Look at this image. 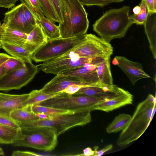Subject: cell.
Returning a JSON list of instances; mask_svg holds the SVG:
<instances>
[{
  "label": "cell",
  "instance_id": "obj_1",
  "mask_svg": "<svg viewBox=\"0 0 156 156\" xmlns=\"http://www.w3.org/2000/svg\"><path fill=\"white\" fill-rule=\"evenodd\" d=\"M130 11L129 6H124L106 11L93 24L94 31L109 43L113 39L124 37L133 24L130 18Z\"/></svg>",
  "mask_w": 156,
  "mask_h": 156
},
{
  "label": "cell",
  "instance_id": "obj_2",
  "mask_svg": "<svg viewBox=\"0 0 156 156\" xmlns=\"http://www.w3.org/2000/svg\"><path fill=\"white\" fill-rule=\"evenodd\" d=\"M156 103L155 96L149 94L144 100L138 104L129 122L118 138V145H127L137 140L142 135L152 121Z\"/></svg>",
  "mask_w": 156,
  "mask_h": 156
},
{
  "label": "cell",
  "instance_id": "obj_3",
  "mask_svg": "<svg viewBox=\"0 0 156 156\" xmlns=\"http://www.w3.org/2000/svg\"><path fill=\"white\" fill-rule=\"evenodd\" d=\"M91 111L84 110L71 112L52 115L47 119L16 122L21 129L39 126L51 127L55 130L58 136L71 128L83 126L90 123L91 121Z\"/></svg>",
  "mask_w": 156,
  "mask_h": 156
},
{
  "label": "cell",
  "instance_id": "obj_4",
  "mask_svg": "<svg viewBox=\"0 0 156 156\" xmlns=\"http://www.w3.org/2000/svg\"><path fill=\"white\" fill-rule=\"evenodd\" d=\"M66 15L59 23L60 37L69 38L85 35L89 26L88 14L78 0H63Z\"/></svg>",
  "mask_w": 156,
  "mask_h": 156
},
{
  "label": "cell",
  "instance_id": "obj_5",
  "mask_svg": "<svg viewBox=\"0 0 156 156\" xmlns=\"http://www.w3.org/2000/svg\"><path fill=\"white\" fill-rule=\"evenodd\" d=\"M21 129L22 133L21 138L12 144L13 146L30 147L50 151L57 145L58 135L53 128L39 126Z\"/></svg>",
  "mask_w": 156,
  "mask_h": 156
},
{
  "label": "cell",
  "instance_id": "obj_6",
  "mask_svg": "<svg viewBox=\"0 0 156 156\" xmlns=\"http://www.w3.org/2000/svg\"><path fill=\"white\" fill-rule=\"evenodd\" d=\"M105 101H106L92 96L68 94L61 92L52 98L36 104L71 112L84 110L91 111L96 105Z\"/></svg>",
  "mask_w": 156,
  "mask_h": 156
},
{
  "label": "cell",
  "instance_id": "obj_7",
  "mask_svg": "<svg viewBox=\"0 0 156 156\" xmlns=\"http://www.w3.org/2000/svg\"><path fill=\"white\" fill-rule=\"evenodd\" d=\"M105 58L102 57L80 58L70 50L59 56L44 62L37 67L39 70L46 73L57 75L87 63L97 65Z\"/></svg>",
  "mask_w": 156,
  "mask_h": 156
},
{
  "label": "cell",
  "instance_id": "obj_8",
  "mask_svg": "<svg viewBox=\"0 0 156 156\" xmlns=\"http://www.w3.org/2000/svg\"><path fill=\"white\" fill-rule=\"evenodd\" d=\"M84 38V35L69 38L48 39L31 55V60L36 62H44L59 56L70 50Z\"/></svg>",
  "mask_w": 156,
  "mask_h": 156
},
{
  "label": "cell",
  "instance_id": "obj_9",
  "mask_svg": "<svg viewBox=\"0 0 156 156\" xmlns=\"http://www.w3.org/2000/svg\"><path fill=\"white\" fill-rule=\"evenodd\" d=\"M113 48L110 43L91 34H85L84 38L70 50L80 58L110 57Z\"/></svg>",
  "mask_w": 156,
  "mask_h": 156
},
{
  "label": "cell",
  "instance_id": "obj_10",
  "mask_svg": "<svg viewBox=\"0 0 156 156\" xmlns=\"http://www.w3.org/2000/svg\"><path fill=\"white\" fill-rule=\"evenodd\" d=\"M25 62L22 67L6 73L0 78V91L20 90L34 78L38 72L37 66L31 61Z\"/></svg>",
  "mask_w": 156,
  "mask_h": 156
},
{
  "label": "cell",
  "instance_id": "obj_11",
  "mask_svg": "<svg viewBox=\"0 0 156 156\" xmlns=\"http://www.w3.org/2000/svg\"><path fill=\"white\" fill-rule=\"evenodd\" d=\"M23 5L21 3L6 12L2 25L27 34H29L34 27L26 20L23 10Z\"/></svg>",
  "mask_w": 156,
  "mask_h": 156
},
{
  "label": "cell",
  "instance_id": "obj_12",
  "mask_svg": "<svg viewBox=\"0 0 156 156\" xmlns=\"http://www.w3.org/2000/svg\"><path fill=\"white\" fill-rule=\"evenodd\" d=\"M125 90L114 84L109 85L100 83L83 86L73 94L94 96L107 101L121 94Z\"/></svg>",
  "mask_w": 156,
  "mask_h": 156
},
{
  "label": "cell",
  "instance_id": "obj_13",
  "mask_svg": "<svg viewBox=\"0 0 156 156\" xmlns=\"http://www.w3.org/2000/svg\"><path fill=\"white\" fill-rule=\"evenodd\" d=\"M112 63L120 68L133 85L139 80L150 77L143 70L140 63L131 61L124 56H115Z\"/></svg>",
  "mask_w": 156,
  "mask_h": 156
},
{
  "label": "cell",
  "instance_id": "obj_14",
  "mask_svg": "<svg viewBox=\"0 0 156 156\" xmlns=\"http://www.w3.org/2000/svg\"><path fill=\"white\" fill-rule=\"evenodd\" d=\"M97 65L87 63L83 66L63 71L59 74L77 78L87 86L102 83L97 74Z\"/></svg>",
  "mask_w": 156,
  "mask_h": 156
},
{
  "label": "cell",
  "instance_id": "obj_15",
  "mask_svg": "<svg viewBox=\"0 0 156 156\" xmlns=\"http://www.w3.org/2000/svg\"><path fill=\"white\" fill-rule=\"evenodd\" d=\"M72 84L89 86L77 78L58 74L47 83L40 90L46 94L56 95Z\"/></svg>",
  "mask_w": 156,
  "mask_h": 156
},
{
  "label": "cell",
  "instance_id": "obj_16",
  "mask_svg": "<svg viewBox=\"0 0 156 156\" xmlns=\"http://www.w3.org/2000/svg\"><path fill=\"white\" fill-rule=\"evenodd\" d=\"M29 93L12 94L0 93V114L9 117L10 113L26 105Z\"/></svg>",
  "mask_w": 156,
  "mask_h": 156
},
{
  "label": "cell",
  "instance_id": "obj_17",
  "mask_svg": "<svg viewBox=\"0 0 156 156\" xmlns=\"http://www.w3.org/2000/svg\"><path fill=\"white\" fill-rule=\"evenodd\" d=\"M133 96L128 91H124L119 95L107 101L101 102L96 105L93 110H101L108 112L124 106L131 104Z\"/></svg>",
  "mask_w": 156,
  "mask_h": 156
},
{
  "label": "cell",
  "instance_id": "obj_18",
  "mask_svg": "<svg viewBox=\"0 0 156 156\" xmlns=\"http://www.w3.org/2000/svg\"><path fill=\"white\" fill-rule=\"evenodd\" d=\"M48 40L41 27L37 23L31 32L28 34L24 48L32 55L46 43Z\"/></svg>",
  "mask_w": 156,
  "mask_h": 156
},
{
  "label": "cell",
  "instance_id": "obj_19",
  "mask_svg": "<svg viewBox=\"0 0 156 156\" xmlns=\"http://www.w3.org/2000/svg\"><path fill=\"white\" fill-rule=\"evenodd\" d=\"M2 26L1 39L2 43L24 48L28 34L6 27L2 25Z\"/></svg>",
  "mask_w": 156,
  "mask_h": 156
},
{
  "label": "cell",
  "instance_id": "obj_20",
  "mask_svg": "<svg viewBox=\"0 0 156 156\" xmlns=\"http://www.w3.org/2000/svg\"><path fill=\"white\" fill-rule=\"evenodd\" d=\"M145 33L154 58H156V12L148 13L144 24Z\"/></svg>",
  "mask_w": 156,
  "mask_h": 156
},
{
  "label": "cell",
  "instance_id": "obj_21",
  "mask_svg": "<svg viewBox=\"0 0 156 156\" xmlns=\"http://www.w3.org/2000/svg\"><path fill=\"white\" fill-rule=\"evenodd\" d=\"M36 20L48 39H52L60 37L58 26L56 25L54 22L44 16L37 15Z\"/></svg>",
  "mask_w": 156,
  "mask_h": 156
},
{
  "label": "cell",
  "instance_id": "obj_22",
  "mask_svg": "<svg viewBox=\"0 0 156 156\" xmlns=\"http://www.w3.org/2000/svg\"><path fill=\"white\" fill-rule=\"evenodd\" d=\"M9 117L17 122H27L39 119L32 110L31 105H27L12 111Z\"/></svg>",
  "mask_w": 156,
  "mask_h": 156
},
{
  "label": "cell",
  "instance_id": "obj_23",
  "mask_svg": "<svg viewBox=\"0 0 156 156\" xmlns=\"http://www.w3.org/2000/svg\"><path fill=\"white\" fill-rule=\"evenodd\" d=\"M20 129H16L0 123V144H12L21 138Z\"/></svg>",
  "mask_w": 156,
  "mask_h": 156
},
{
  "label": "cell",
  "instance_id": "obj_24",
  "mask_svg": "<svg viewBox=\"0 0 156 156\" xmlns=\"http://www.w3.org/2000/svg\"><path fill=\"white\" fill-rule=\"evenodd\" d=\"M97 71L101 83L106 85L113 84L111 70L110 57L105 58L97 65Z\"/></svg>",
  "mask_w": 156,
  "mask_h": 156
},
{
  "label": "cell",
  "instance_id": "obj_25",
  "mask_svg": "<svg viewBox=\"0 0 156 156\" xmlns=\"http://www.w3.org/2000/svg\"><path fill=\"white\" fill-rule=\"evenodd\" d=\"M1 48L12 57L24 62L31 61V54L23 47L2 43Z\"/></svg>",
  "mask_w": 156,
  "mask_h": 156
},
{
  "label": "cell",
  "instance_id": "obj_26",
  "mask_svg": "<svg viewBox=\"0 0 156 156\" xmlns=\"http://www.w3.org/2000/svg\"><path fill=\"white\" fill-rule=\"evenodd\" d=\"M131 116L125 113H121L115 117L112 122L106 128L108 133H116L122 130L129 122Z\"/></svg>",
  "mask_w": 156,
  "mask_h": 156
},
{
  "label": "cell",
  "instance_id": "obj_27",
  "mask_svg": "<svg viewBox=\"0 0 156 156\" xmlns=\"http://www.w3.org/2000/svg\"><path fill=\"white\" fill-rule=\"evenodd\" d=\"M140 11L137 14H133L130 18L133 23L137 25H143L149 13L147 7L145 0H142L139 5Z\"/></svg>",
  "mask_w": 156,
  "mask_h": 156
},
{
  "label": "cell",
  "instance_id": "obj_28",
  "mask_svg": "<svg viewBox=\"0 0 156 156\" xmlns=\"http://www.w3.org/2000/svg\"><path fill=\"white\" fill-rule=\"evenodd\" d=\"M31 105L32 110L35 114L38 112H42L52 116L71 112L42 106L37 104H35Z\"/></svg>",
  "mask_w": 156,
  "mask_h": 156
},
{
  "label": "cell",
  "instance_id": "obj_29",
  "mask_svg": "<svg viewBox=\"0 0 156 156\" xmlns=\"http://www.w3.org/2000/svg\"><path fill=\"white\" fill-rule=\"evenodd\" d=\"M43 9L44 16L54 22L60 21L55 11L48 0H38Z\"/></svg>",
  "mask_w": 156,
  "mask_h": 156
},
{
  "label": "cell",
  "instance_id": "obj_30",
  "mask_svg": "<svg viewBox=\"0 0 156 156\" xmlns=\"http://www.w3.org/2000/svg\"><path fill=\"white\" fill-rule=\"evenodd\" d=\"M56 95L46 94L40 90H34L29 93V96L26 102V105L38 103L54 96Z\"/></svg>",
  "mask_w": 156,
  "mask_h": 156
},
{
  "label": "cell",
  "instance_id": "obj_31",
  "mask_svg": "<svg viewBox=\"0 0 156 156\" xmlns=\"http://www.w3.org/2000/svg\"><path fill=\"white\" fill-rule=\"evenodd\" d=\"M33 16L35 19L37 15L44 16L42 8L38 0H20Z\"/></svg>",
  "mask_w": 156,
  "mask_h": 156
},
{
  "label": "cell",
  "instance_id": "obj_32",
  "mask_svg": "<svg viewBox=\"0 0 156 156\" xmlns=\"http://www.w3.org/2000/svg\"><path fill=\"white\" fill-rule=\"evenodd\" d=\"M25 65V62L12 56L2 65V66L4 68L6 73L17 70L24 66Z\"/></svg>",
  "mask_w": 156,
  "mask_h": 156
},
{
  "label": "cell",
  "instance_id": "obj_33",
  "mask_svg": "<svg viewBox=\"0 0 156 156\" xmlns=\"http://www.w3.org/2000/svg\"><path fill=\"white\" fill-rule=\"evenodd\" d=\"M48 0L55 11L60 21L59 23H62L66 15L65 7L63 0Z\"/></svg>",
  "mask_w": 156,
  "mask_h": 156
},
{
  "label": "cell",
  "instance_id": "obj_34",
  "mask_svg": "<svg viewBox=\"0 0 156 156\" xmlns=\"http://www.w3.org/2000/svg\"><path fill=\"white\" fill-rule=\"evenodd\" d=\"M124 0H78L83 5L103 7L113 3H119Z\"/></svg>",
  "mask_w": 156,
  "mask_h": 156
},
{
  "label": "cell",
  "instance_id": "obj_35",
  "mask_svg": "<svg viewBox=\"0 0 156 156\" xmlns=\"http://www.w3.org/2000/svg\"><path fill=\"white\" fill-rule=\"evenodd\" d=\"M0 123L16 129H20L17 123L10 117L0 114Z\"/></svg>",
  "mask_w": 156,
  "mask_h": 156
},
{
  "label": "cell",
  "instance_id": "obj_36",
  "mask_svg": "<svg viewBox=\"0 0 156 156\" xmlns=\"http://www.w3.org/2000/svg\"><path fill=\"white\" fill-rule=\"evenodd\" d=\"M23 8L24 15L27 21L30 24L34 27L37 23L36 19L24 4Z\"/></svg>",
  "mask_w": 156,
  "mask_h": 156
},
{
  "label": "cell",
  "instance_id": "obj_37",
  "mask_svg": "<svg viewBox=\"0 0 156 156\" xmlns=\"http://www.w3.org/2000/svg\"><path fill=\"white\" fill-rule=\"evenodd\" d=\"M113 146L112 144L108 145L103 148L98 150V147L95 146L94 147V153L92 156H100L102 155L104 153L111 150L113 148Z\"/></svg>",
  "mask_w": 156,
  "mask_h": 156
},
{
  "label": "cell",
  "instance_id": "obj_38",
  "mask_svg": "<svg viewBox=\"0 0 156 156\" xmlns=\"http://www.w3.org/2000/svg\"><path fill=\"white\" fill-rule=\"evenodd\" d=\"M83 86H84L77 84L71 85L61 92L64 93L68 94H73L77 92L81 87Z\"/></svg>",
  "mask_w": 156,
  "mask_h": 156
},
{
  "label": "cell",
  "instance_id": "obj_39",
  "mask_svg": "<svg viewBox=\"0 0 156 156\" xmlns=\"http://www.w3.org/2000/svg\"><path fill=\"white\" fill-rule=\"evenodd\" d=\"M18 0H0V7L12 9L15 6Z\"/></svg>",
  "mask_w": 156,
  "mask_h": 156
},
{
  "label": "cell",
  "instance_id": "obj_40",
  "mask_svg": "<svg viewBox=\"0 0 156 156\" xmlns=\"http://www.w3.org/2000/svg\"><path fill=\"white\" fill-rule=\"evenodd\" d=\"M36 153L29 151H13L11 154L12 156H40Z\"/></svg>",
  "mask_w": 156,
  "mask_h": 156
},
{
  "label": "cell",
  "instance_id": "obj_41",
  "mask_svg": "<svg viewBox=\"0 0 156 156\" xmlns=\"http://www.w3.org/2000/svg\"><path fill=\"white\" fill-rule=\"evenodd\" d=\"M146 3L149 13L156 12V9L154 6L153 0H145Z\"/></svg>",
  "mask_w": 156,
  "mask_h": 156
},
{
  "label": "cell",
  "instance_id": "obj_42",
  "mask_svg": "<svg viewBox=\"0 0 156 156\" xmlns=\"http://www.w3.org/2000/svg\"><path fill=\"white\" fill-rule=\"evenodd\" d=\"M12 57L6 54L0 53V66Z\"/></svg>",
  "mask_w": 156,
  "mask_h": 156
},
{
  "label": "cell",
  "instance_id": "obj_43",
  "mask_svg": "<svg viewBox=\"0 0 156 156\" xmlns=\"http://www.w3.org/2000/svg\"><path fill=\"white\" fill-rule=\"evenodd\" d=\"M83 154L78 155L81 156H92L94 153V151L91 148L87 147L84 149L83 151Z\"/></svg>",
  "mask_w": 156,
  "mask_h": 156
},
{
  "label": "cell",
  "instance_id": "obj_44",
  "mask_svg": "<svg viewBox=\"0 0 156 156\" xmlns=\"http://www.w3.org/2000/svg\"><path fill=\"white\" fill-rule=\"evenodd\" d=\"M36 115L40 119H45L49 118L51 116L42 112H38L36 114Z\"/></svg>",
  "mask_w": 156,
  "mask_h": 156
},
{
  "label": "cell",
  "instance_id": "obj_45",
  "mask_svg": "<svg viewBox=\"0 0 156 156\" xmlns=\"http://www.w3.org/2000/svg\"><path fill=\"white\" fill-rule=\"evenodd\" d=\"M140 11V8L139 5L135 6L133 9V12L135 14H138Z\"/></svg>",
  "mask_w": 156,
  "mask_h": 156
},
{
  "label": "cell",
  "instance_id": "obj_46",
  "mask_svg": "<svg viewBox=\"0 0 156 156\" xmlns=\"http://www.w3.org/2000/svg\"><path fill=\"white\" fill-rule=\"evenodd\" d=\"M5 73V70L3 66H0V78Z\"/></svg>",
  "mask_w": 156,
  "mask_h": 156
},
{
  "label": "cell",
  "instance_id": "obj_47",
  "mask_svg": "<svg viewBox=\"0 0 156 156\" xmlns=\"http://www.w3.org/2000/svg\"><path fill=\"white\" fill-rule=\"evenodd\" d=\"M2 30V27L1 24L0 25V48H1V45L2 44V42L1 39V34Z\"/></svg>",
  "mask_w": 156,
  "mask_h": 156
},
{
  "label": "cell",
  "instance_id": "obj_48",
  "mask_svg": "<svg viewBox=\"0 0 156 156\" xmlns=\"http://www.w3.org/2000/svg\"><path fill=\"white\" fill-rule=\"evenodd\" d=\"M5 153L2 149L0 147V156H4Z\"/></svg>",
  "mask_w": 156,
  "mask_h": 156
},
{
  "label": "cell",
  "instance_id": "obj_49",
  "mask_svg": "<svg viewBox=\"0 0 156 156\" xmlns=\"http://www.w3.org/2000/svg\"><path fill=\"white\" fill-rule=\"evenodd\" d=\"M154 6L155 9H156V0H153Z\"/></svg>",
  "mask_w": 156,
  "mask_h": 156
},
{
  "label": "cell",
  "instance_id": "obj_50",
  "mask_svg": "<svg viewBox=\"0 0 156 156\" xmlns=\"http://www.w3.org/2000/svg\"><path fill=\"white\" fill-rule=\"evenodd\" d=\"M1 22H0V25H1Z\"/></svg>",
  "mask_w": 156,
  "mask_h": 156
}]
</instances>
